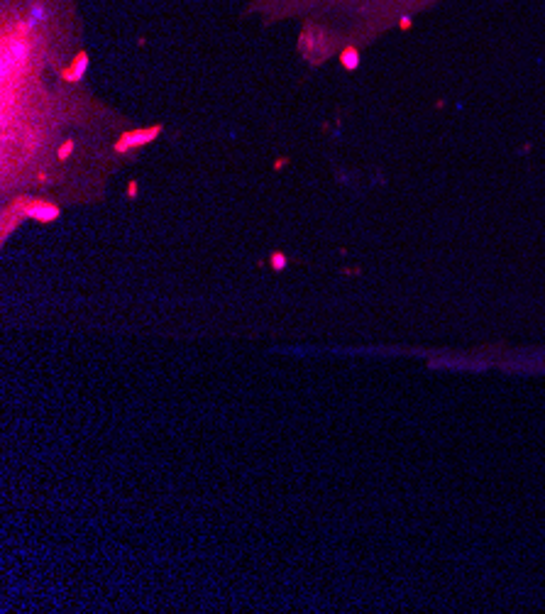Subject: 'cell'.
I'll return each instance as SVG.
<instances>
[{
    "label": "cell",
    "mask_w": 545,
    "mask_h": 614,
    "mask_svg": "<svg viewBox=\"0 0 545 614\" xmlns=\"http://www.w3.org/2000/svg\"><path fill=\"white\" fill-rule=\"evenodd\" d=\"M438 3V0H365L362 8L367 15V25L372 30H384L389 25H399V27H408L411 25V15L420 8H428Z\"/></svg>",
    "instance_id": "cell-1"
},
{
    "label": "cell",
    "mask_w": 545,
    "mask_h": 614,
    "mask_svg": "<svg viewBox=\"0 0 545 614\" xmlns=\"http://www.w3.org/2000/svg\"><path fill=\"white\" fill-rule=\"evenodd\" d=\"M157 135H159V128H152V130H137V133H128V135H123V140L117 142V152H125L128 147H140V145H147V142H152Z\"/></svg>",
    "instance_id": "cell-2"
},
{
    "label": "cell",
    "mask_w": 545,
    "mask_h": 614,
    "mask_svg": "<svg viewBox=\"0 0 545 614\" xmlns=\"http://www.w3.org/2000/svg\"><path fill=\"white\" fill-rule=\"evenodd\" d=\"M56 208L54 206H47V203H32V206H27V216L30 218H37V220H54L56 218Z\"/></svg>",
    "instance_id": "cell-3"
},
{
    "label": "cell",
    "mask_w": 545,
    "mask_h": 614,
    "mask_svg": "<svg viewBox=\"0 0 545 614\" xmlns=\"http://www.w3.org/2000/svg\"><path fill=\"white\" fill-rule=\"evenodd\" d=\"M47 17H49V10H47L44 5L34 3V5L30 8V22H27V27H34L37 22H44Z\"/></svg>",
    "instance_id": "cell-4"
},
{
    "label": "cell",
    "mask_w": 545,
    "mask_h": 614,
    "mask_svg": "<svg viewBox=\"0 0 545 614\" xmlns=\"http://www.w3.org/2000/svg\"><path fill=\"white\" fill-rule=\"evenodd\" d=\"M86 66H88V59L81 54V56L76 59V66H74L71 71H66V79H69V81H81V76H83Z\"/></svg>",
    "instance_id": "cell-5"
},
{
    "label": "cell",
    "mask_w": 545,
    "mask_h": 614,
    "mask_svg": "<svg viewBox=\"0 0 545 614\" xmlns=\"http://www.w3.org/2000/svg\"><path fill=\"white\" fill-rule=\"evenodd\" d=\"M342 66H345V69H354V66H357V49H354V47H347V49L342 51Z\"/></svg>",
    "instance_id": "cell-6"
},
{
    "label": "cell",
    "mask_w": 545,
    "mask_h": 614,
    "mask_svg": "<svg viewBox=\"0 0 545 614\" xmlns=\"http://www.w3.org/2000/svg\"><path fill=\"white\" fill-rule=\"evenodd\" d=\"M272 267H274V269H284V267H286L284 255H274V257H272Z\"/></svg>",
    "instance_id": "cell-7"
},
{
    "label": "cell",
    "mask_w": 545,
    "mask_h": 614,
    "mask_svg": "<svg viewBox=\"0 0 545 614\" xmlns=\"http://www.w3.org/2000/svg\"><path fill=\"white\" fill-rule=\"evenodd\" d=\"M71 149H74V142L69 140V142H66V145H64L62 149H59V159H66V157L71 154Z\"/></svg>",
    "instance_id": "cell-8"
}]
</instances>
